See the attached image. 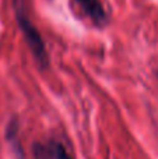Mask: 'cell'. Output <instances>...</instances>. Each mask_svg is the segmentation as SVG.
Listing matches in <instances>:
<instances>
[{
  "label": "cell",
  "mask_w": 158,
  "mask_h": 159,
  "mask_svg": "<svg viewBox=\"0 0 158 159\" xmlns=\"http://www.w3.org/2000/svg\"><path fill=\"white\" fill-rule=\"evenodd\" d=\"M13 8H14V14H16L17 24H18L20 30H21V34L24 36L25 42H27L28 48H30L31 53H32L34 59L41 67H46L48 66L46 46H45V42L42 39L39 31L36 30V27L32 24L30 16H28L25 0H13Z\"/></svg>",
  "instance_id": "1"
},
{
  "label": "cell",
  "mask_w": 158,
  "mask_h": 159,
  "mask_svg": "<svg viewBox=\"0 0 158 159\" xmlns=\"http://www.w3.org/2000/svg\"><path fill=\"white\" fill-rule=\"evenodd\" d=\"M35 154L38 159H72L64 145L59 141H49L45 145H36Z\"/></svg>",
  "instance_id": "2"
},
{
  "label": "cell",
  "mask_w": 158,
  "mask_h": 159,
  "mask_svg": "<svg viewBox=\"0 0 158 159\" xmlns=\"http://www.w3.org/2000/svg\"><path fill=\"white\" fill-rule=\"evenodd\" d=\"M78 6L81 7V10L95 22V24L101 25L106 22V13L104 10L102 4L100 3V0H77Z\"/></svg>",
  "instance_id": "3"
}]
</instances>
